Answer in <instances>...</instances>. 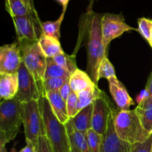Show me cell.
<instances>
[{
	"label": "cell",
	"instance_id": "cell-11",
	"mask_svg": "<svg viewBox=\"0 0 152 152\" xmlns=\"http://www.w3.org/2000/svg\"><path fill=\"white\" fill-rule=\"evenodd\" d=\"M117 113V111L114 108L106 132L102 135L100 152H132V144L120 139L116 132L114 120Z\"/></svg>",
	"mask_w": 152,
	"mask_h": 152
},
{
	"label": "cell",
	"instance_id": "cell-15",
	"mask_svg": "<svg viewBox=\"0 0 152 152\" xmlns=\"http://www.w3.org/2000/svg\"><path fill=\"white\" fill-rule=\"evenodd\" d=\"M45 96L48 99L50 107L58 120L63 124H65L70 120L67 111L66 101L61 96L59 91L46 92Z\"/></svg>",
	"mask_w": 152,
	"mask_h": 152
},
{
	"label": "cell",
	"instance_id": "cell-28",
	"mask_svg": "<svg viewBox=\"0 0 152 152\" xmlns=\"http://www.w3.org/2000/svg\"><path fill=\"white\" fill-rule=\"evenodd\" d=\"M138 29L141 35L149 42L152 33V19L142 17L138 19Z\"/></svg>",
	"mask_w": 152,
	"mask_h": 152
},
{
	"label": "cell",
	"instance_id": "cell-33",
	"mask_svg": "<svg viewBox=\"0 0 152 152\" xmlns=\"http://www.w3.org/2000/svg\"><path fill=\"white\" fill-rule=\"evenodd\" d=\"M71 91H72V90H71V86H70L69 80H68V81H67L63 86H62V87L61 88L59 91L61 96H62V99H63L65 101H67V99H68V96H69L70 94H71Z\"/></svg>",
	"mask_w": 152,
	"mask_h": 152
},
{
	"label": "cell",
	"instance_id": "cell-32",
	"mask_svg": "<svg viewBox=\"0 0 152 152\" xmlns=\"http://www.w3.org/2000/svg\"><path fill=\"white\" fill-rule=\"evenodd\" d=\"M37 152H54L50 141L46 136H40L39 137Z\"/></svg>",
	"mask_w": 152,
	"mask_h": 152
},
{
	"label": "cell",
	"instance_id": "cell-42",
	"mask_svg": "<svg viewBox=\"0 0 152 152\" xmlns=\"http://www.w3.org/2000/svg\"><path fill=\"white\" fill-rule=\"evenodd\" d=\"M151 152H152V145H151Z\"/></svg>",
	"mask_w": 152,
	"mask_h": 152
},
{
	"label": "cell",
	"instance_id": "cell-26",
	"mask_svg": "<svg viewBox=\"0 0 152 152\" xmlns=\"http://www.w3.org/2000/svg\"><path fill=\"white\" fill-rule=\"evenodd\" d=\"M86 140L91 152H100L102 143V135L90 129L86 133Z\"/></svg>",
	"mask_w": 152,
	"mask_h": 152
},
{
	"label": "cell",
	"instance_id": "cell-5",
	"mask_svg": "<svg viewBox=\"0 0 152 152\" xmlns=\"http://www.w3.org/2000/svg\"><path fill=\"white\" fill-rule=\"evenodd\" d=\"M38 41L23 40L17 42L23 63L36 80L42 81L47 68L48 57L40 48Z\"/></svg>",
	"mask_w": 152,
	"mask_h": 152
},
{
	"label": "cell",
	"instance_id": "cell-3",
	"mask_svg": "<svg viewBox=\"0 0 152 152\" xmlns=\"http://www.w3.org/2000/svg\"><path fill=\"white\" fill-rule=\"evenodd\" d=\"M44 120L45 130L54 152H71L69 137L65 124L61 123L53 114L45 96L39 99Z\"/></svg>",
	"mask_w": 152,
	"mask_h": 152
},
{
	"label": "cell",
	"instance_id": "cell-27",
	"mask_svg": "<svg viewBox=\"0 0 152 152\" xmlns=\"http://www.w3.org/2000/svg\"><path fill=\"white\" fill-rule=\"evenodd\" d=\"M98 77H99V80L102 78L109 80L110 78H112V77H116L114 67L113 66L112 63L110 62L107 56L104 58L99 65V71H98Z\"/></svg>",
	"mask_w": 152,
	"mask_h": 152
},
{
	"label": "cell",
	"instance_id": "cell-19",
	"mask_svg": "<svg viewBox=\"0 0 152 152\" xmlns=\"http://www.w3.org/2000/svg\"><path fill=\"white\" fill-rule=\"evenodd\" d=\"M4 6L11 18L38 15L37 12L31 10L23 0H5Z\"/></svg>",
	"mask_w": 152,
	"mask_h": 152
},
{
	"label": "cell",
	"instance_id": "cell-29",
	"mask_svg": "<svg viewBox=\"0 0 152 152\" xmlns=\"http://www.w3.org/2000/svg\"><path fill=\"white\" fill-rule=\"evenodd\" d=\"M67 111L70 119L75 117L80 112V104H79L78 96L76 92L71 91L66 101Z\"/></svg>",
	"mask_w": 152,
	"mask_h": 152
},
{
	"label": "cell",
	"instance_id": "cell-41",
	"mask_svg": "<svg viewBox=\"0 0 152 152\" xmlns=\"http://www.w3.org/2000/svg\"><path fill=\"white\" fill-rule=\"evenodd\" d=\"M150 45H151V47H152V42L151 43V44H150Z\"/></svg>",
	"mask_w": 152,
	"mask_h": 152
},
{
	"label": "cell",
	"instance_id": "cell-7",
	"mask_svg": "<svg viewBox=\"0 0 152 152\" xmlns=\"http://www.w3.org/2000/svg\"><path fill=\"white\" fill-rule=\"evenodd\" d=\"M19 77V90L16 97L20 102H28L39 100L45 96L42 81H38L34 78L26 68L23 62L17 71Z\"/></svg>",
	"mask_w": 152,
	"mask_h": 152
},
{
	"label": "cell",
	"instance_id": "cell-22",
	"mask_svg": "<svg viewBox=\"0 0 152 152\" xmlns=\"http://www.w3.org/2000/svg\"><path fill=\"white\" fill-rule=\"evenodd\" d=\"M102 91L99 90L97 85H94L91 87L87 88L85 90L77 93L78 96L79 104H80V109L81 111L83 108L91 105L94 102L99 96Z\"/></svg>",
	"mask_w": 152,
	"mask_h": 152
},
{
	"label": "cell",
	"instance_id": "cell-36",
	"mask_svg": "<svg viewBox=\"0 0 152 152\" xmlns=\"http://www.w3.org/2000/svg\"><path fill=\"white\" fill-rule=\"evenodd\" d=\"M145 88L148 90V93H149V98L146 101L152 103V73L151 75H150L149 78H148V83H147L146 86H145Z\"/></svg>",
	"mask_w": 152,
	"mask_h": 152
},
{
	"label": "cell",
	"instance_id": "cell-39",
	"mask_svg": "<svg viewBox=\"0 0 152 152\" xmlns=\"http://www.w3.org/2000/svg\"><path fill=\"white\" fill-rule=\"evenodd\" d=\"M0 152H7L6 145H0Z\"/></svg>",
	"mask_w": 152,
	"mask_h": 152
},
{
	"label": "cell",
	"instance_id": "cell-20",
	"mask_svg": "<svg viewBox=\"0 0 152 152\" xmlns=\"http://www.w3.org/2000/svg\"><path fill=\"white\" fill-rule=\"evenodd\" d=\"M38 42L40 48L48 58H53L56 55L64 52L59 39L53 37H48L42 34Z\"/></svg>",
	"mask_w": 152,
	"mask_h": 152
},
{
	"label": "cell",
	"instance_id": "cell-38",
	"mask_svg": "<svg viewBox=\"0 0 152 152\" xmlns=\"http://www.w3.org/2000/svg\"><path fill=\"white\" fill-rule=\"evenodd\" d=\"M23 1H25L28 6H29V7L31 9V10H34V11H37L35 8V6H34V0H23Z\"/></svg>",
	"mask_w": 152,
	"mask_h": 152
},
{
	"label": "cell",
	"instance_id": "cell-23",
	"mask_svg": "<svg viewBox=\"0 0 152 152\" xmlns=\"http://www.w3.org/2000/svg\"><path fill=\"white\" fill-rule=\"evenodd\" d=\"M65 12L62 11L59 18L55 21H47V22H41L42 32L44 35L48 37L59 39H60V27L62 20L65 16Z\"/></svg>",
	"mask_w": 152,
	"mask_h": 152
},
{
	"label": "cell",
	"instance_id": "cell-34",
	"mask_svg": "<svg viewBox=\"0 0 152 152\" xmlns=\"http://www.w3.org/2000/svg\"><path fill=\"white\" fill-rule=\"evenodd\" d=\"M148 98H149V93H148V90L145 88V89L141 91L140 93L137 96L136 101L137 102L138 105H140V104H142V102L146 101Z\"/></svg>",
	"mask_w": 152,
	"mask_h": 152
},
{
	"label": "cell",
	"instance_id": "cell-17",
	"mask_svg": "<svg viewBox=\"0 0 152 152\" xmlns=\"http://www.w3.org/2000/svg\"><path fill=\"white\" fill-rule=\"evenodd\" d=\"M94 103L83 108L74 117L70 119L74 127L83 134L92 129Z\"/></svg>",
	"mask_w": 152,
	"mask_h": 152
},
{
	"label": "cell",
	"instance_id": "cell-12",
	"mask_svg": "<svg viewBox=\"0 0 152 152\" xmlns=\"http://www.w3.org/2000/svg\"><path fill=\"white\" fill-rule=\"evenodd\" d=\"M22 62L17 42L0 48V74L17 73Z\"/></svg>",
	"mask_w": 152,
	"mask_h": 152
},
{
	"label": "cell",
	"instance_id": "cell-2",
	"mask_svg": "<svg viewBox=\"0 0 152 152\" xmlns=\"http://www.w3.org/2000/svg\"><path fill=\"white\" fill-rule=\"evenodd\" d=\"M24 103L16 97L0 103V145L13 140L23 124Z\"/></svg>",
	"mask_w": 152,
	"mask_h": 152
},
{
	"label": "cell",
	"instance_id": "cell-16",
	"mask_svg": "<svg viewBox=\"0 0 152 152\" xmlns=\"http://www.w3.org/2000/svg\"><path fill=\"white\" fill-rule=\"evenodd\" d=\"M65 126L69 137L71 152H91L86 140V134L79 132L70 120L65 123Z\"/></svg>",
	"mask_w": 152,
	"mask_h": 152
},
{
	"label": "cell",
	"instance_id": "cell-9",
	"mask_svg": "<svg viewBox=\"0 0 152 152\" xmlns=\"http://www.w3.org/2000/svg\"><path fill=\"white\" fill-rule=\"evenodd\" d=\"M114 107L108 96L102 91L94 102L92 129L101 135L106 132Z\"/></svg>",
	"mask_w": 152,
	"mask_h": 152
},
{
	"label": "cell",
	"instance_id": "cell-21",
	"mask_svg": "<svg viewBox=\"0 0 152 152\" xmlns=\"http://www.w3.org/2000/svg\"><path fill=\"white\" fill-rule=\"evenodd\" d=\"M139 118L140 120L142 126L145 130L149 134H152V103L145 101L140 105H138L135 108Z\"/></svg>",
	"mask_w": 152,
	"mask_h": 152
},
{
	"label": "cell",
	"instance_id": "cell-10",
	"mask_svg": "<svg viewBox=\"0 0 152 152\" xmlns=\"http://www.w3.org/2000/svg\"><path fill=\"white\" fill-rule=\"evenodd\" d=\"M12 20L17 36V41H38L42 34L40 25L41 21L38 15L13 17Z\"/></svg>",
	"mask_w": 152,
	"mask_h": 152
},
{
	"label": "cell",
	"instance_id": "cell-18",
	"mask_svg": "<svg viewBox=\"0 0 152 152\" xmlns=\"http://www.w3.org/2000/svg\"><path fill=\"white\" fill-rule=\"evenodd\" d=\"M69 83L71 90L76 93H78L95 85L88 74L81 71L79 68H77L71 75L69 78Z\"/></svg>",
	"mask_w": 152,
	"mask_h": 152
},
{
	"label": "cell",
	"instance_id": "cell-4",
	"mask_svg": "<svg viewBox=\"0 0 152 152\" xmlns=\"http://www.w3.org/2000/svg\"><path fill=\"white\" fill-rule=\"evenodd\" d=\"M114 126L119 137L132 145L145 142L151 136L143 128L135 110H118Z\"/></svg>",
	"mask_w": 152,
	"mask_h": 152
},
{
	"label": "cell",
	"instance_id": "cell-14",
	"mask_svg": "<svg viewBox=\"0 0 152 152\" xmlns=\"http://www.w3.org/2000/svg\"><path fill=\"white\" fill-rule=\"evenodd\" d=\"M19 90V77L15 74H0V96L1 100H9L16 96Z\"/></svg>",
	"mask_w": 152,
	"mask_h": 152
},
{
	"label": "cell",
	"instance_id": "cell-1",
	"mask_svg": "<svg viewBox=\"0 0 152 152\" xmlns=\"http://www.w3.org/2000/svg\"><path fill=\"white\" fill-rule=\"evenodd\" d=\"M88 24V74L95 84L99 82L98 71L101 62L106 57V48L102 42L101 19L102 15L90 12L86 16Z\"/></svg>",
	"mask_w": 152,
	"mask_h": 152
},
{
	"label": "cell",
	"instance_id": "cell-13",
	"mask_svg": "<svg viewBox=\"0 0 152 152\" xmlns=\"http://www.w3.org/2000/svg\"><path fill=\"white\" fill-rule=\"evenodd\" d=\"M108 81L109 83L110 92L118 109L121 111L130 110V106L134 105V102L129 94L123 83L117 77L110 78Z\"/></svg>",
	"mask_w": 152,
	"mask_h": 152
},
{
	"label": "cell",
	"instance_id": "cell-25",
	"mask_svg": "<svg viewBox=\"0 0 152 152\" xmlns=\"http://www.w3.org/2000/svg\"><path fill=\"white\" fill-rule=\"evenodd\" d=\"M53 59L57 65H60L71 74H72L78 68L77 66L75 56H70L63 52L54 56Z\"/></svg>",
	"mask_w": 152,
	"mask_h": 152
},
{
	"label": "cell",
	"instance_id": "cell-6",
	"mask_svg": "<svg viewBox=\"0 0 152 152\" xmlns=\"http://www.w3.org/2000/svg\"><path fill=\"white\" fill-rule=\"evenodd\" d=\"M23 126L25 140L31 141L37 146L40 136H46L44 120L39 100L24 103Z\"/></svg>",
	"mask_w": 152,
	"mask_h": 152
},
{
	"label": "cell",
	"instance_id": "cell-40",
	"mask_svg": "<svg viewBox=\"0 0 152 152\" xmlns=\"http://www.w3.org/2000/svg\"><path fill=\"white\" fill-rule=\"evenodd\" d=\"M152 42V33H151V41L149 42V44H151V43Z\"/></svg>",
	"mask_w": 152,
	"mask_h": 152
},
{
	"label": "cell",
	"instance_id": "cell-35",
	"mask_svg": "<svg viewBox=\"0 0 152 152\" xmlns=\"http://www.w3.org/2000/svg\"><path fill=\"white\" fill-rule=\"evenodd\" d=\"M26 141V145L19 152H37V146L31 141Z\"/></svg>",
	"mask_w": 152,
	"mask_h": 152
},
{
	"label": "cell",
	"instance_id": "cell-30",
	"mask_svg": "<svg viewBox=\"0 0 152 152\" xmlns=\"http://www.w3.org/2000/svg\"><path fill=\"white\" fill-rule=\"evenodd\" d=\"M69 78H48L43 80V86L45 91H59L64 84L66 83Z\"/></svg>",
	"mask_w": 152,
	"mask_h": 152
},
{
	"label": "cell",
	"instance_id": "cell-8",
	"mask_svg": "<svg viewBox=\"0 0 152 152\" xmlns=\"http://www.w3.org/2000/svg\"><path fill=\"white\" fill-rule=\"evenodd\" d=\"M101 29L102 42L105 48H107L112 40L121 37L125 32L137 31V29L129 26L126 23L124 16L122 14L108 13L102 15Z\"/></svg>",
	"mask_w": 152,
	"mask_h": 152
},
{
	"label": "cell",
	"instance_id": "cell-37",
	"mask_svg": "<svg viewBox=\"0 0 152 152\" xmlns=\"http://www.w3.org/2000/svg\"><path fill=\"white\" fill-rule=\"evenodd\" d=\"M56 1L62 6V11H66L67 7H68V2H69L70 0H56Z\"/></svg>",
	"mask_w": 152,
	"mask_h": 152
},
{
	"label": "cell",
	"instance_id": "cell-24",
	"mask_svg": "<svg viewBox=\"0 0 152 152\" xmlns=\"http://www.w3.org/2000/svg\"><path fill=\"white\" fill-rule=\"evenodd\" d=\"M71 74L53 61V58H48L45 79L48 78H70Z\"/></svg>",
	"mask_w": 152,
	"mask_h": 152
},
{
	"label": "cell",
	"instance_id": "cell-31",
	"mask_svg": "<svg viewBox=\"0 0 152 152\" xmlns=\"http://www.w3.org/2000/svg\"><path fill=\"white\" fill-rule=\"evenodd\" d=\"M152 135L143 142H137L132 145V152H151Z\"/></svg>",
	"mask_w": 152,
	"mask_h": 152
}]
</instances>
